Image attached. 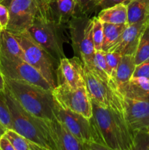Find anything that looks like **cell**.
Here are the masks:
<instances>
[{
  "mask_svg": "<svg viewBox=\"0 0 149 150\" xmlns=\"http://www.w3.org/2000/svg\"><path fill=\"white\" fill-rule=\"evenodd\" d=\"M56 114V118L64 123L69 130L83 144L96 142L105 146L92 117L88 119L80 114L64 109L57 103Z\"/></svg>",
  "mask_w": 149,
  "mask_h": 150,
  "instance_id": "8",
  "label": "cell"
},
{
  "mask_svg": "<svg viewBox=\"0 0 149 150\" xmlns=\"http://www.w3.org/2000/svg\"><path fill=\"white\" fill-rule=\"evenodd\" d=\"M6 130H7V128H6V127H4L1 122H0V137L5 133Z\"/></svg>",
  "mask_w": 149,
  "mask_h": 150,
  "instance_id": "35",
  "label": "cell"
},
{
  "mask_svg": "<svg viewBox=\"0 0 149 150\" xmlns=\"http://www.w3.org/2000/svg\"><path fill=\"white\" fill-rule=\"evenodd\" d=\"M11 1L12 0H0V4H4V5L7 6V7H8Z\"/></svg>",
  "mask_w": 149,
  "mask_h": 150,
  "instance_id": "36",
  "label": "cell"
},
{
  "mask_svg": "<svg viewBox=\"0 0 149 150\" xmlns=\"http://www.w3.org/2000/svg\"><path fill=\"white\" fill-rule=\"evenodd\" d=\"M45 5L43 0H12L8 7L10 19L6 29L13 35L28 31Z\"/></svg>",
  "mask_w": 149,
  "mask_h": 150,
  "instance_id": "10",
  "label": "cell"
},
{
  "mask_svg": "<svg viewBox=\"0 0 149 150\" xmlns=\"http://www.w3.org/2000/svg\"><path fill=\"white\" fill-rule=\"evenodd\" d=\"M135 67L136 64L134 55H122L114 79V82L117 87L120 84L128 81L131 78H132Z\"/></svg>",
  "mask_w": 149,
  "mask_h": 150,
  "instance_id": "21",
  "label": "cell"
},
{
  "mask_svg": "<svg viewBox=\"0 0 149 150\" xmlns=\"http://www.w3.org/2000/svg\"><path fill=\"white\" fill-rule=\"evenodd\" d=\"M15 150H44L42 146L34 143L13 129H7L5 133Z\"/></svg>",
  "mask_w": 149,
  "mask_h": 150,
  "instance_id": "23",
  "label": "cell"
},
{
  "mask_svg": "<svg viewBox=\"0 0 149 150\" xmlns=\"http://www.w3.org/2000/svg\"><path fill=\"white\" fill-rule=\"evenodd\" d=\"M124 118L131 132L149 127V94L139 98L122 97Z\"/></svg>",
  "mask_w": 149,
  "mask_h": 150,
  "instance_id": "12",
  "label": "cell"
},
{
  "mask_svg": "<svg viewBox=\"0 0 149 150\" xmlns=\"http://www.w3.org/2000/svg\"><path fill=\"white\" fill-rule=\"evenodd\" d=\"M122 97L139 98L149 94V79L145 77H132L117 87Z\"/></svg>",
  "mask_w": 149,
  "mask_h": 150,
  "instance_id": "18",
  "label": "cell"
},
{
  "mask_svg": "<svg viewBox=\"0 0 149 150\" xmlns=\"http://www.w3.org/2000/svg\"><path fill=\"white\" fill-rule=\"evenodd\" d=\"M131 0H91L88 5L85 16H90L92 13H99L100 10L113 7L119 4H128Z\"/></svg>",
  "mask_w": 149,
  "mask_h": 150,
  "instance_id": "25",
  "label": "cell"
},
{
  "mask_svg": "<svg viewBox=\"0 0 149 150\" xmlns=\"http://www.w3.org/2000/svg\"><path fill=\"white\" fill-rule=\"evenodd\" d=\"M148 21L149 18L132 24H127L118 39L107 52L134 56L142 32Z\"/></svg>",
  "mask_w": 149,
  "mask_h": 150,
  "instance_id": "14",
  "label": "cell"
},
{
  "mask_svg": "<svg viewBox=\"0 0 149 150\" xmlns=\"http://www.w3.org/2000/svg\"><path fill=\"white\" fill-rule=\"evenodd\" d=\"M93 21L92 38H93V46L95 51H102L104 36L103 23L96 16H93Z\"/></svg>",
  "mask_w": 149,
  "mask_h": 150,
  "instance_id": "28",
  "label": "cell"
},
{
  "mask_svg": "<svg viewBox=\"0 0 149 150\" xmlns=\"http://www.w3.org/2000/svg\"><path fill=\"white\" fill-rule=\"evenodd\" d=\"M92 118L109 150H133L132 132L124 113L100 106L91 100Z\"/></svg>",
  "mask_w": 149,
  "mask_h": 150,
  "instance_id": "1",
  "label": "cell"
},
{
  "mask_svg": "<svg viewBox=\"0 0 149 150\" xmlns=\"http://www.w3.org/2000/svg\"><path fill=\"white\" fill-rule=\"evenodd\" d=\"M45 121L56 150H83V144L59 120Z\"/></svg>",
  "mask_w": 149,
  "mask_h": 150,
  "instance_id": "15",
  "label": "cell"
},
{
  "mask_svg": "<svg viewBox=\"0 0 149 150\" xmlns=\"http://www.w3.org/2000/svg\"><path fill=\"white\" fill-rule=\"evenodd\" d=\"M51 1V0H43V1H44V2H45V4H48V2H49V1Z\"/></svg>",
  "mask_w": 149,
  "mask_h": 150,
  "instance_id": "37",
  "label": "cell"
},
{
  "mask_svg": "<svg viewBox=\"0 0 149 150\" xmlns=\"http://www.w3.org/2000/svg\"><path fill=\"white\" fill-rule=\"evenodd\" d=\"M56 103L66 110H70L90 119L92 105L86 86L73 89L66 83L56 85L52 90Z\"/></svg>",
  "mask_w": 149,
  "mask_h": 150,
  "instance_id": "9",
  "label": "cell"
},
{
  "mask_svg": "<svg viewBox=\"0 0 149 150\" xmlns=\"http://www.w3.org/2000/svg\"><path fill=\"white\" fill-rule=\"evenodd\" d=\"M127 24L149 18V0H131L127 4Z\"/></svg>",
  "mask_w": 149,
  "mask_h": 150,
  "instance_id": "20",
  "label": "cell"
},
{
  "mask_svg": "<svg viewBox=\"0 0 149 150\" xmlns=\"http://www.w3.org/2000/svg\"><path fill=\"white\" fill-rule=\"evenodd\" d=\"M0 70L4 77L23 81L48 90H53L52 86L40 73L26 61L10 59L0 55Z\"/></svg>",
  "mask_w": 149,
  "mask_h": 150,
  "instance_id": "11",
  "label": "cell"
},
{
  "mask_svg": "<svg viewBox=\"0 0 149 150\" xmlns=\"http://www.w3.org/2000/svg\"><path fill=\"white\" fill-rule=\"evenodd\" d=\"M0 122L7 129H13L11 116L4 90H0Z\"/></svg>",
  "mask_w": 149,
  "mask_h": 150,
  "instance_id": "27",
  "label": "cell"
},
{
  "mask_svg": "<svg viewBox=\"0 0 149 150\" xmlns=\"http://www.w3.org/2000/svg\"><path fill=\"white\" fill-rule=\"evenodd\" d=\"M91 0H74L75 15H85L88 5Z\"/></svg>",
  "mask_w": 149,
  "mask_h": 150,
  "instance_id": "32",
  "label": "cell"
},
{
  "mask_svg": "<svg viewBox=\"0 0 149 150\" xmlns=\"http://www.w3.org/2000/svg\"><path fill=\"white\" fill-rule=\"evenodd\" d=\"M0 55L10 59L25 61V55L18 41L7 29L0 31Z\"/></svg>",
  "mask_w": 149,
  "mask_h": 150,
  "instance_id": "17",
  "label": "cell"
},
{
  "mask_svg": "<svg viewBox=\"0 0 149 150\" xmlns=\"http://www.w3.org/2000/svg\"><path fill=\"white\" fill-rule=\"evenodd\" d=\"M127 24H113L103 23V42L102 51L107 52L110 48L118 39Z\"/></svg>",
  "mask_w": 149,
  "mask_h": 150,
  "instance_id": "22",
  "label": "cell"
},
{
  "mask_svg": "<svg viewBox=\"0 0 149 150\" xmlns=\"http://www.w3.org/2000/svg\"><path fill=\"white\" fill-rule=\"evenodd\" d=\"M14 35L23 49L25 61L37 69L53 89L57 85L58 60L35 42L28 31Z\"/></svg>",
  "mask_w": 149,
  "mask_h": 150,
  "instance_id": "5",
  "label": "cell"
},
{
  "mask_svg": "<svg viewBox=\"0 0 149 150\" xmlns=\"http://www.w3.org/2000/svg\"><path fill=\"white\" fill-rule=\"evenodd\" d=\"M4 85L13 98L25 110L42 120H53L56 118V106L52 90H48L37 85L23 81L4 77Z\"/></svg>",
  "mask_w": 149,
  "mask_h": 150,
  "instance_id": "2",
  "label": "cell"
},
{
  "mask_svg": "<svg viewBox=\"0 0 149 150\" xmlns=\"http://www.w3.org/2000/svg\"><path fill=\"white\" fill-rule=\"evenodd\" d=\"M4 79L1 70H0V90H4Z\"/></svg>",
  "mask_w": 149,
  "mask_h": 150,
  "instance_id": "34",
  "label": "cell"
},
{
  "mask_svg": "<svg viewBox=\"0 0 149 150\" xmlns=\"http://www.w3.org/2000/svg\"><path fill=\"white\" fill-rule=\"evenodd\" d=\"M4 92L11 116L13 130L42 146L44 150H56L45 120L38 118L25 110L6 86Z\"/></svg>",
  "mask_w": 149,
  "mask_h": 150,
  "instance_id": "3",
  "label": "cell"
},
{
  "mask_svg": "<svg viewBox=\"0 0 149 150\" xmlns=\"http://www.w3.org/2000/svg\"><path fill=\"white\" fill-rule=\"evenodd\" d=\"M105 56L110 73V77L114 81L118 64L122 55L115 52H105Z\"/></svg>",
  "mask_w": 149,
  "mask_h": 150,
  "instance_id": "29",
  "label": "cell"
},
{
  "mask_svg": "<svg viewBox=\"0 0 149 150\" xmlns=\"http://www.w3.org/2000/svg\"><path fill=\"white\" fill-rule=\"evenodd\" d=\"M133 150H149V127L132 132Z\"/></svg>",
  "mask_w": 149,
  "mask_h": 150,
  "instance_id": "26",
  "label": "cell"
},
{
  "mask_svg": "<svg viewBox=\"0 0 149 150\" xmlns=\"http://www.w3.org/2000/svg\"><path fill=\"white\" fill-rule=\"evenodd\" d=\"M85 85L90 99L104 108L123 112L122 96L115 84L102 80L93 70L83 64Z\"/></svg>",
  "mask_w": 149,
  "mask_h": 150,
  "instance_id": "7",
  "label": "cell"
},
{
  "mask_svg": "<svg viewBox=\"0 0 149 150\" xmlns=\"http://www.w3.org/2000/svg\"><path fill=\"white\" fill-rule=\"evenodd\" d=\"M132 77H145L149 79V60L136 65Z\"/></svg>",
  "mask_w": 149,
  "mask_h": 150,
  "instance_id": "30",
  "label": "cell"
},
{
  "mask_svg": "<svg viewBox=\"0 0 149 150\" xmlns=\"http://www.w3.org/2000/svg\"><path fill=\"white\" fill-rule=\"evenodd\" d=\"M50 16L60 24H68L75 15L74 0H51L47 4Z\"/></svg>",
  "mask_w": 149,
  "mask_h": 150,
  "instance_id": "16",
  "label": "cell"
},
{
  "mask_svg": "<svg viewBox=\"0 0 149 150\" xmlns=\"http://www.w3.org/2000/svg\"><path fill=\"white\" fill-rule=\"evenodd\" d=\"M56 79L57 85L66 83L73 89L86 86L81 59L76 56L70 59H61L57 67Z\"/></svg>",
  "mask_w": 149,
  "mask_h": 150,
  "instance_id": "13",
  "label": "cell"
},
{
  "mask_svg": "<svg viewBox=\"0 0 149 150\" xmlns=\"http://www.w3.org/2000/svg\"><path fill=\"white\" fill-rule=\"evenodd\" d=\"M67 26L51 18L46 4L38 13L28 32L35 42L59 62L65 57L63 44L69 42L65 35Z\"/></svg>",
  "mask_w": 149,
  "mask_h": 150,
  "instance_id": "4",
  "label": "cell"
},
{
  "mask_svg": "<svg viewBox=\"0 0 149 150\" xmlns=\"http://www.w3.org/2000/svg\"><path fill=\"white\" fill-rule=\"evenodd\" d=\"M136 65L149 60V21L143 29L134 54Z\"/></svg>",
  "mask_w": 149,
  "mask_h": 150,
  "instance_id": "24",
  "label": "cell"
},
{
  "mask_svg": "<svg viewBox=\"0 0 149 150\" xmlns=\"http://www.w3.org/2000/svg\"><path fill=\"white\" fill-rule=\"evenodd\" d=\"M93 23V17L74 15L67 24L74 54L88 67L92 64L96 51L92 38Z\"/></svg>",
  "mask_w": 149,
  "mask_h": 150,
  "instance_id": "6",
  "label": "cell"
},
{
  "mask_svg": "<svg viewBox=\"0 0 149 150\" xmlns=\"http://www.w3.org/2000/svg\"><path fill=\"white\" fill-rule=\"evenodd\" d=\"M0 150H15L13 144L5 134L0 137Z\"/></svg>",
  "mask_w": 149,
  "mask_h": 150,
  "instance_id": "33",
  "label": "cell"
},
{
  "mask_svg": "<svg viewBox=\"0 0 149 150\" xmlns=\"http://www.w3.org/2000/svg\"><path fill=\"white\" fill-rule=\"evenodd\" d=\"M96 17L102 23L127 24V21H128L127 5L124 4H119L113 7L104 9L98 13Z\"/></svg>",
  "mask_w": 149,
  "mask_h": 150,
  "instance_id": "19",
  "label": "cell"
},
{
  "mask_svg": "<svg viewBox=\"0 0 149 150\" xmlns=\"http://www.w3.org/2000/svg\"><path fill=\"white\" fill-rule=\"evenodd\" d=\"M9 9L7 6L0 4V31L6 29L9 23Z\"/></svg>",
  "mask_w": 149,
  "mask_h": 150,
  "instance_id": "31",
  "label": "cell"
}]
</instances>
